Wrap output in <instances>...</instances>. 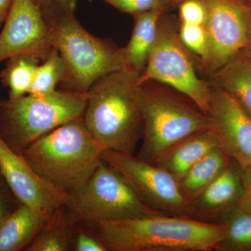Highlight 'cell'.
I'll list each match as a JSON object with an SVG mask.
<instances>
[{"instance_id":"obj_22","label":"cell","mask_w":251,"mask_h":251,"mask_svg":"<svg viewBox=\"0 0 251 251\" xmlns=\"http://www.w3.org/2000/svg\"><path fill=\"white\" fill-rule=\"evenodd\" d=\"M41 59L31 54H20L6 60L0 72V82L9 90V98L16 99L29 93Z\"/></svg>"},{"instance_id":"obj_15","label":"cell","mask_w":251,"mask_h":251,"mask_svg":"<svg viewBox=\"0 0 251 251\" xmlns=\"http://www.w3.org/2000/svg\"><path fill=\"white\" fill-rule=\"evenodd\" d=\"M216 148L219 139L214 130L198 132L173 147L156 165L164 168L179 181L196 163Z\"/></svg>"},{"instance_id":"obj_6","label":"cell","mask_w":251,"mask_h":251,"mask_svg":"<svg viewBox=\"0 0 251 251\" xmlns=\"http://www.w3.org/2000/svg\"><path fill=\"white\" fill-rule=\"evenodd\" d=\"M87 101V92L72 90L1 99L0 137L14 152L21 153L43 135L83 116Z\"/></svg>"},{"instance_id":"obj_32","label":"cell","mask_w":251,"mask_h":251,"mask_svg":"<svg viewBox=\"0 0 251 251\" xmlns=\"http://www.w3.org/2000/svg\"><path fill=\"white\" fill-rule=\"evenodd\" d=\"M242 51L251 57V11L248 16L247 42Z\"/></svg>"},{"instance_id":"obj_5","label":"cell","mask_w":251,"mask_h":251,"mask_svg":"<svg viewBox=\"0 0 251 251\" xmlns=\"http://www.w3.org/2000/svg\"><path fill=\"white\" fill-rule=\"evenodd\" d=\"M42 12L53 30L54 48L65 64L63 83L69 90L87 92L100 77L126 67L124 48L91 34L73 13L59 6Z\"/></svg>"},{"instance_id":"obj_16","label":"cell","mask_w":251,"mask_h":251,"mask_svg":"<svg viewBox=\"0 0 251 251\" xmlns=\"http://www.w3.org/2000/svg\"><path fill=\"white\" fill-rule=\"evenodd\" d=\"M46 221L29 206L20 204L0 226V251H26Z\"/></svg>"},{"instance_id":"obj_10","label":"cell","mask_w":251,"mask_h":251,"mask_svg":"<svg viewBox=\"0 0 251 251\" xmlns=\"http://www.w3.org/2000/svg\"><path fill=\"white\" fill-rule=\"evenodd\" d=\"M101 158L125 177L150 207L168 215H185L187 201L177 180L164 168L135 155L112 150H104Z\"/></svg>"},{"instance_id":"obj_24","label":"cell","mask_w":251,"mask_h":251,"mask_svg":"<svg viewBox=\"0 0 251 251\" xmlns=\"http://www.w3.org/2000/svg\"><path fill=\"white\" fill-rule=\"evenodd\" d=\"M124 14L133 15L152 10L165 13L176 9L175 0H102Z\"/></svg>"},{"instance_id":"obj_23","label":"cell","mask_w":251,"mask_h":251,"mask_svg":"<svg viewBox=\"0 0 251 251\" xmlns=\"http://www.w3.org/2000/svg\"><path fill=\"white\" fill-rule=\"evenodd\" d=\"M66 77V67L58 50L53 48L42 64L36 69L29 93L46 95L55 92L56 87Z\"/></svg>"},{"instance_id":"obj_33","label":"cell","mask_w":251,"mask_h":251,"mask_svg":"<svg viewBox=\"0 0 251 251\" xmlns=\"http://www.w3.org/2000/svg\"><path fill=\"white\" fill-rule=\"evenodd\" d=\"M61 9L69 13L74 14L77 0H58Z\"/></svg>"},{"instance_id":"obj_28","label":"cell","mask_w":251,"mask_h":251,"mask_svg":"<svg viewBox=\"0 0 251 251\" xmlns=\"http://www.w3.org/2000/svg\"><path fill=\"white\" fill-rule=\"evenodd\" d=\"M21 204L0 173V226Z\"/></svg>"},{"instance_id":"obj_12","label":"cell","mask_w":251,"mask_h":251,"mask_svg":"<svg viewBox=\"0 0 251 251\" xmlns=\"http://www.w3.org/2000/svg\"><path fill=\"white\" fill-rule=\"evenodd\" d=\"M0 173L19 202L46 219L67 204L69 195L38 174L22 153L14 152L1 137Z\"/></svg>"},{"instance_id":"obj_26","label":"cell","mask_w":251,"mask_h":251,"mask_svg":"<svg viewBox=\"0 0 251 251\" xmlns=\"http://www.w3.org/2000/svg\"><path fill=\"white\" fill-rule=\"evenodd\" d=\"M72 244L75 251H107L95 227L94 230L90 227L77 228L74 236L72 235Z\"/></svg>"},{"instance_id":"obj_19","label":"cell","mask_w":251,"mask_h":251,"mask_svg":"<svg viewBox=\"0 0 251 251\" xmlns=\"http://www.w3.org/2000/svg\"><path fill=\"white\" fill-rule=\"evenodd\" d=\"M232 159L220 148L203 157L178 181L187 202L197 197L228 166Z\"/></svg>"},{"instance_id":"obj_25","label":"cell","mask_w":251,"mask_h":251,"mask_svg":"<svg viewBox=\"0 0 251 251\" xmlns=\"http://www.w3.org/2000/svg\"><path fill=\"white\" fill-rule=\"evenodd\" d=\"M179 32L181 42L194 56L196 65L206 53V35L202 25L180 22Z\"/></svg>"},{"instance_id":"obj_2","label":"cell","mask_w":251,"mask_h":251,"mask_svg":"<svg viewBox=\"0 0 251 251\" xmlns=\"http://www.w3.org/2000/svg\"><path fill=\"white\" fill-rule=\"evenodd\" d=\"M107 251H216L224 226L186 216L160 214L94 225Z\"/></svg>"},{"instance_id":"obj_9","label":"cell","mask_w":251,"mask_h":251,"mask_svg":"<svg viewBox=\"0 0 251 251\" xmlns=\"http://www.w3.org/2000/svg\"><path fill=\"white\" fill-rule=\"evenodd\" d=\"M205 9L202 25L206 40L204 58L196 64L204 80L244 49L249 10L234 0H201Z\"/></svg>"},{"instance_id":"obj_7","label":"cell","mask_w":251,"mask_h":251,"mask_svg":"<svg viewBox=\"0 0 251 251\" xmlns=\"http://www.w3.org/2000/svg\"><path fill=\"white\" fill-rule=\"evenodd\" d=\"M179 25V18L170 12L161 15L139 84L153 80L171 86L189 97L209 115L211 87L198 74L194 56L181 42Z\"/></svg>"},{"instance_id":"obj_34","label":"cell","mask_w":251,"mask_h":251,"mask_svg":"<svg viewBox=\"0 0 251 251\" xmlns=\"http://www.w3.org/2000/svg\"><path fill=\"white\" fill-rule=\"evenodd\" d=\"M234 1L243 6L244 9L251 11V0H234Z\"/></svg>"},{"instance_id":"obj_31","label":"cell","mask_w":251,"mask_h":251,"mask_svg":"<svg viewBox=\"0 0 251 251\" xmlns=\"http://www.w3.org/2000/svg\"><path fill=\"white\" fill-rule=\"evenodd\" d=\"M41 9L46 11L59 6L58 0H32Z\"/></svg>"},{"instance_id":"obj_8","label":"cell","mask_w":251,"mask_h":251,"mask_svg":"<svg viewBox=\"0 0 251 251\" xmlns=\"http://www.w3.org/2000/svg\"><path fill=\"white\" fill-rule=\"evenodd\" d=\"M65 207L72 226L162 214L144 202L125 177L103 161L80 191L69 195Z\"/></svg>"},{"instance_id":"obj_17","label":"cell","mask_w":251,"mask_h":251,"mask_svg":"<svg viewBox=\"0 0 251 251\" xmlns=\"http://www.w3.org/2000/svg\"><path fill=\"white\" fill-rule=\"evenodd\" d=\"M205 80L230 94L251 115V57L241 51Z\"/></svg>"},{"instance_id":"obj_11","label":"cell","mask_w":251,"mask_h":251,"mask_svg":"<svg viewBox=\"0 0 251 251\" xmlns=\"http://www.w3.org/2000/svg\"><path fill=\"white\" fill-rule=\"evenodd\" d=\"M54 48L52 27L32 0H14L0 32V63L20 54L45 60Z\"/></svg>"},{"instance_id":"obj_21","label":"cell","mask_w":251,"mask_h":251,"mask_svg":"<svg viewBox=\"0 0 251 251\" xmlns=\"http://www.w3.org/2000/svg\"><path fill=\"white\" fill-rule=\"evenodd\" d=\"M72 224L65 206L54 211L27 251H67L72 244Z\"/></svg>"},{"instance_id":"obj_13","label":"cell","mask_w":251,"mask_h":251,"mask_svg":"<svg viewBox=\"0 0 251 251\" xmlns=\"http://www.w3.org/2000/svg\"><path fill=\"white\" fill-rule=\"evenodd\" d=\"M209 116L214 122L220 149L242 171L251 167L250 114L230 94L211 87Z\"/></svg>"},{"instance_id":"obj_27","label":"cell","mask_w":251,"mask_h":251,"mask_svg":"<svg viewBox=\"0 0 251 251\" xmlns=\"http://www.w3.org/2000/svg\"><path fill=\"white\" fill-rule=\"evenodd\" d=\"M179 20L181 23L202 25L205 9L201 0H184L179 5Z\"/></svg>"},{"instance_id":"obj_4","label":"cell","mask_w":251,"mask_h":251,"mask_svg":"<svg viewBox=\"0 0 251 251\" xmlns=\"http://www.w3.org/2000/svg\"><path fill=\"white\" fill-rule=\"evenodd\" d=\"M143 134L140 159L156 164L190 135L214 130L212 119L193 100L171 86L150 80L140 83Z\"/></svg>"},{"instance_id":"obj_20","label":"cell","mask_w":251,"mask_h":251,"mask_svg":"<svg viewBox=\"0 0 251 251\" xmlns=\"http://www.w3.org/2000/svg\"><path fill=\"white\" fill-rule=\"evenodd\" d=\"M219 224L226 235L216 251H251V211L238 203L224 213Z\"/></svg>"},{"instance_id":"obj_35","label":"cell","mask_w":251,"mask_h":251,"mask_svg":"<svg viewBox=\"0 0 251 251\" xmlns=\"http://www.w3.org/2000/svg\"><path fill=\"white\" fill-rule=\"evenodd\" d=\"M184 0H175V4H176V9H177L179 5L181 4L182 1H184Z\"/></svg>"},{"instance_id":"obj_30","label":"cell","mask_w":251,"mask_h":251,"mask_svg":"<svg viewBox=\"0 0 251 251\" xmlns=\"http://www.w3.org/2000/svg\"><path fill=\"white\" fill-rule=\"evenodd\" d=\"M14 0H0V27L3 26L9 14Z\"/></svg>"},{"instance_id":"obj_29","label":"cell","mask_w":251,"mask_h":251,"mask_svg":"<svg viewBox=\"0 0 251 251\" xmlns=\"http://www.w3.org/2000/svg\"><path fill=\"white\" fill-rule=\"evenodd\" d=\"M243 192L238 204L251 211V167L242 171Z\"/></svg>"},{"instance_id":"obj_18","label":"cell","mask_w":251,"mask_h":251,"mask_svg":"<svg viewBox=\"0 0 251 251\" xmlns=\"http://www.w3.org/2000/svg\"><path fill=\"white\" fill-rule=\"evenodd\" d=\"M152 10L133 15L134 27L129 42L124 47L126 67L141 74L148 62L150 50L156 39L158 21L164 14Z\"/></svg>"},{"instance_id":"obj_3","label":"cell","mask_w":251,"mask_h":251,"mask_svg":"<svg viewBox=\"0 0 251 251\" xmlns=\"http://www.w3.org/2000/svg\"><path fill=\"white\" fill-rule=\"evenodd\" d=\"M103 151L81 117L43 135L21 153L38 174L71 195L90 179Z\"/></svg>"},{"instance_id":"obj_1","label":"cell","mask_w":251,"mask_h":251,"mask_svg":"<svg viewBox=\"0 0 251 251\" xmlns=\"http://www.w3.org/2000/svg\"><path fill=\"white\" fill-rule=\"evenodd\" d=\"M139 73L129 67L96 81L87 92L84 122L104 150L135 155L143 134Z\"/></svg>"},{"instance_id":"obj_14","label":"cell","mask_w":251,"mask_h":251,"mask_svg":"<svg viewBox=\"0 0 251 251\" xmlns=\"http://www.w3.org/2000/svg\"><path fill=\"white\" fill-rule=\"evenodd\" d=\"M243 192L242 170L234 161L197 197L188 203L185 215L207 223H219Z\"/></svg>"}]
</instances>
